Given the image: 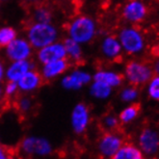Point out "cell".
<instances>
[{
  "label": "cell",
  "mask_w": 159,
  "mask_h": 159,
  "mask_svg": "<svg viewBox=\"0 0 159 159\" xmlns=\"http://www.w3.org/2000/svg\"><path fill=\"white\" fill-rule=\"evenodd\" d=\"M91 124V112L84 102H78L73 106L70 116V125L74 134L83 135L87 131Z\"/></svg>",
  "instance_id": "obj_4"
},
{
  "label": "cell",
  "mask_w": 159,
  "mask_h": 159,
  "mask_svg": "<svg viewBox=\"0 0 159 159\" xmlns=\"http://www.w3.org/2000/svg\"><path fill=\"white\" fill-rule=\"evenodd\" d=\"M63 44L66 48L67 58L69 61H73L76 63L82 61V49L80 43H76L70 38H68L64 41Z\"/></svg>",
  "instance_id": "obj_19"
},
{
  "label": "cell",
  "mask_w": 159,
  "mask_h": 159,
  "mask_svg": "<svg viewBox=\"0 0 159 159\" xmlns=\"http://www.w3.org/2000/svg\"><path fill=\"white\" fill-rule=\"evenodd\" d=\"M111 93L112 87L102 82L93 81L90 87V95L96 99H106L110 97Z\"/></svg>",
  "instance_id": "obj_20"
},
{
  "label": "cell",
  "mask_w": 159,
  "mask_h": 159,
  "mask_svg": "<svg viewBox=\"0 0 159 159\" xmlns=\"http://www.w3.org/2000/svg\"><path fill=\"white\" fill-rule=\"evenodd\" d=\"M71 159H75V158H71Z\"/></svg>",
  "instance_id": "obj_36"
},
{
  "label": "cell",
  "mask_w": 159,
  "mask_h": 159,
  "mask_svg": "<svg viewBox=\"0 0 159 159\" xmlns=\"http://www.w3.org/2000/svg\"><path fill=\"white\" fill-rule=\"evenodd\" d=\"M64 58H67V52L62 43H50L40 48L38 53V59L43 65Z\"/></svg>",
  "instance_id": "obj_9"
},
{
  "label": "cell",
  "mask_w": 159,
  "mask_h": 159,
  "mask_svg": "<svg viewBox=\"0 0 159 159\" xmlns=\"http://www.w3.org/2000/svg\"><path fill=\"white\" fill-rule=\"evenodd\" d=\"M93 81L102 82L107 84L110 87H116L119 86L123 81V77L120 74L112 71H105V70H99L93 75Z\"/></svg>",
  "instance_id": "obj_18"
},
{
  "label": "cell",
  "mask_w": 159,
  "mask_h": 159,
  "mask_svg": "<svg viewBox=\"0 0 159 159\" xmlns=\"http://www.w3.org/2000/svg\"><path fill=\"white\" fill-rule=\"evenodd\" d=\"M43 75L37 70H31L18 79V90L23 93H30L39 89L43 84Z\"/></svg>",
  "instance_id": "obj_11"
},
{
  "label": "cell",
  "mask_w": 159,
  "mask_h": 159,
  "mask_svg": "<svg viewBox=\"0 0 159 159\" xmlns=\"http://www.w3.org/2000/svg\"><path fill=\"white\" fill-rule=\"evenodd\" d=\"M91 79L92 76L90 73L82 70H74L63 78L62 86L64 89L69 91H77L88 84Z\"/></svg>",
  "instance_id": "obj_10"
},
{
  "label": "cell",
  "mask_w": 159,
  "mask_h": 159,
  "mask_svg": "<svg viewBox=\"0 0 159 159\" xmlns=\"http://www.w3.org/2000/svg\"><path fill=\"white\" fill-rule=\"evenodd\" d=\"M70 67V61L68 58L55 60L43 65L42 75L44 79H52L64 73Z\"/></svg>",
  "instance_id": "obj_13"
},
{
  "label": "cell",
  "mask_w": 159,
  "mask_h": 159,
  "mask_svg": "<svg viewBox=\"0 0 159 159\" xmlns=\"http://www.w3.org/2000/svg\"><path fill=\"white\" fill-rule=\"evenodd\" d=\"M16 38V31L13 27L5 26L0 28V46H7Z\"/></svg>",
  "instance_id": "obj_22"
},
{
  "label": "cell",
  "mask_w": 159,
  "mask_h": 159,
  "mask_svg": "<svg viewBox=\"0 0 159 159\" xmlns=\"http://www.w3.org/2000/svg\"><path fill=\"white\" fill-rule=\"evenodd\" d=\"M6 55L11 61L26 60L31 55V45L23 39H15L6 46Z\"/></svg>",
  "instance_id": "obj_7"
},
{
  "label": "cell",
  "mask_w": 159,
  "mask_h": 159,
  "mask_svg": "<svg viewBox=\"0 0 159 159\" xmlns=\"http://www.w3.org/2000/svg\"><path fill=\"white\" fill-rule=\"evenodd\" d=\"M102 124H103V126L107 129H114L119 125V120L115 116L107 115L102 120Z\"/></svg>",
  "instance_id": "obj_28"
},
{
  "label": "cell",
  "mask_w": 159,
  "mask_h": 159,
  "mask_svg": "<svg viewBox=\"0 0 159 159\" xmlns=\"http://www.w3.org/2000/svg\"><path fill=\"white\" fill-rule=\"evenodd\" d=\"M138 105H131L129 107H126L120 112V120L124 124L130 123L131 120H133L137 115H138Z\"/></svg>",
  "instance_id": "obj_23"
},
{
  "label": "cell",
  "mask_w": 159,
  "mask_h": 159,
  "mask_svg": "<svg viewBox=\"0 0 159 159\" xmlns=\"http://www.w3.org/2000/svg\"><path fill=\"white\" fill-rule=\"evenodd\" d=\"M110 159H144L142 151L132 145H123Z\"/></svg>",
  "instance_id": "obj_17"
},
{
  "label": "cell",
  "mask_w": 159,
  "mask_h": 159,
  "mask_svg": "<svg viewBox=\"0 0 159 159\" xmlns=\"http://www.w3.org/2000/svg\"><path fill=\"white\" fill-rule=\"evenodd\" d=\"M3 75H4V68H3V66H2L1 62H0V80L2 79Z\"/></svg>",
  "instance_id": "obj_31"
},
{
  "label": "cell",
  "mask_w": 159,
  "mask_h": 159,
  "mask_svg": "<svg viewBox=\"0 0 159 159\" xmlns=\"http://www.w3.org/2000/svg\"><path fill=\"white\" fill-rule=\"evenodd\" d=\"M28 40L36 48H42L55 43L57 39V29L50 23L34 22L28 27Z\"/></svg>",
  "instance_id": "obj_2"
},
{
  "label": "cell",
  "mask_w": 159,
  "mask_h": 159,
  "mask_svg": "<svg viewBox=\"0 0 159 159\" xmlns=\"http://www.w3.org/2000/svg\"><path fill=\"white\" fill-rule=\"evenodd\" d=\"M33 67H34L33 63L28 59L13 62L11 66L8 68L7 72H6L8 81L17 82L18 79H20L23 74H25L27 71L33 70Z\"/></svg>",
  "instance_id": "obj_14"
},
{
  "label": "cell",
  "mask_w": 159,
  "mask_h": 159,
  "mask_svg": "<svg viewBox=\"0 0 159 159\" xmlns=\"http://www.w3.org/2000/svg\"><path fill=\"white\" fill-rule=\"evenodd\" d=\"M20 149V152L26 157L44 158L52 154L54 147L50 140L46 137L29 135L21 140Z\"/></svg>",
  "instance_id": "obj_1"
},
{
  "label": "cell",
  "mask_w": 159,
  "mask_h": 159,
  "mask_svg": "<svg viewBox=\"0 0 159 159\" xmlns=\"http://www.w3.org/2000/svg\"><path fill=\"white\" fill-rule=\"evenodd\" d=\"M121 46L128 53H136L143 48L144 42L141 35L131 28H125L120 34Z\"/></svg>",
  "instance_id": "obj_6"
},
{
  "label": "cell",
  "mask_w": 159,
  "mask_h": 159,
  "mask_svg": "<svg viewBox=\"0 0 159 159\" xmlns=\"http://www.w3.org/2000/svg\"><path fill=\"white\" fill-rule=\"evenodd\" d=\"M148 95L152 98L155 100H159V76L153 78L151 84H149Z\"/></svg>",
  "instance_id": "obj_25"
},
{
  "label": "cell",
  "mask_w": 159,
  "mask_h": 159,
  "mask_svg": "<svg viewBox=\"0 0 159 159\" xmlns=\"http://www.w3.org/2000/svg\"><path fill=\"white\" fill-rule=\"evenodd\" d=\"M20 91L18 90L17 83L14 81H8L6 84L5 89L3 90V96L7 98H13L16 95V93Z\"/></svg>",
  "instance_id": "obj_26"
},
{
  "label": "cell",
  "mask_w": 159,
  "mask_h": 159,
  "mask_svg": "<svg viewBox=\"0 0 159 159\" xmlns=\"http://www.w3.org/2000/svg\"><path fill=\"white\" fill-rule=\"evenodd\" d=\"M2 97H3V88L1 85H0V99L2 98Z\"/></svg>",
  "instance_id": "obj_32"
},
{
  "label": "cell",
  "mask_w": 159,
  "mask_h": 159,
  "mask_svg": "<svg viewBox=\"0 0 159 159\" xmlns=\"http://www.w3.org/2000/svg\"><path fill=\"white\" fill-rule=\"evenodd\" d=\"M23 1L26 2V3H29V4L36 5V4H39V3L43 2V0H23Z\"/></svg>",
  "instance_id": "obj_30"
},
{
  "label": "cell",
  "mask_w": 159,
  "mask_h": 159,
  "mask_svg": "<svg viewBox=\"0 0 159 159\" xmlns=\"http://www.w3.org/2000/svg\"><path fill=\"white\" fill-rule=\"evenodd\" d=\"M155 70H156L157 72H159V62H157V64H156V66H155Z\"/></svg>",
  "instance_id": "obj_33"
},
{
  "label": "cell",
  "mask_w": 159,
  "mask_h": 159,
  "mask_svg": "<svg viewBox=\"0 0 159 159\" xmlns=\"http://www.w3.org/2000/svg\"><path fill=\"white\" fill-rule=\"evenodd\" d=\"M8 159H18L16 156H14V155H9Z\"/></svg>",
  "instance_id": "obj_34"
},
{
  "label": "cell",
  "mask_w": 159,
  "mask_h": 159,
  "mask_svg": "<svg viewBox=\"0 0 159 159\" xmlns=\"http://www.w3.org/2000/svg\"><path fill=\"white\" fill-rule=\"evenodd\" d=\"M124 145L121 137L113 132L103 134L98 142V152L104 158H111Z\"/></svg>",
  "instance_id": "obj_5"
},
{
  "label": "cell",
  "mask_w": 159,
  "mask_h": 159,
  "mask_svg": "<svg viewBox=\"0 0 159 159\" xmlns=\"http://www.w3.org/2000/svg\"><path fill=\"white\" fill-rule=\"evenodd\" d=\"M124 16L130 21L142 20L146 16V7L142 2L133 0L125 5L124 9Z\"/></svg>",
  "instance_id": "obj_15"
},
{
  "label": "cell",
  "mask_w": 159,
  "mask_h": 159,
  "mask_svg": "<svg viewBox=\"0 0 159 159\" xmlns=\"http://www.w3.org/2000/svg\"><path fill=\"white\" fill-rule=\"evenodd\" d=\"M0 1H8V0H0Z\"/></svg>",
  "instance_id": "obj_35"
},
{
  "label": "cell",
  "mask_w": 159,
  "mask_h": 159,
  "mask_svg": "<svg viewBox=\"0 0 159 159\" xmlns=\"http://www.w3.org/2000/svg\"><path fill=\"white\" fill-rule=\"evenodd\" d=\"M35 8L32 13V18L34 22L38 23H50L52 20V11L44 2L34 5Z\"/></svg>",
  "instance_id": "obj_16"
},
{
  "label": "cell",
  "mask_w": 159,
  "mask_h": 159,
  "mask_svg": "<svg viewBox=\"0 0 159 159\" xmlns=\"http://www.w3.org/2000/svg\"><path fill=\"white\" fill-rule=\"evenodd\" d=\"M152 70L147 66L136 62H130L125 68V75L132 84H143L151 79Z\"/></svg>",
  "instance_id": "obj_8"
},
{
  "label": "cell",
  "mask_w": 159,
  "mask_h": 159,
  "mask_svg": "<svg viewBox=\"0 0 159 159\" xmlns=\"http://www.w3.org/2000/svg\"><path fill=\"white\" fill-rule=\"evenodd\" d=\"M139 145L144 153L154 154L159 149V136L152 129H145L139 137Z\"/></svg>",
  "instance_id": "obj_12"
},
{
  "label": "cell",
  "mask_w": 159,
  "mask_h": 159,
  "mask_svg": "<svg viewBox=\"0 0 159 159\" xmlns=\"http://www.w3.org/2000/svg\"><path fill=\"white\" fill-rule=\"evenodd\" d=\"M16 107L21 113H28L33 107V101L28 97L20 98L16 102Z\"/></svg>",
  "instance_id": "obj_24"
},
{
  "label": "cell",
  "mask_w": 159,
  "mask_h": 159,
  "mask_svg": "<svg viewBox=\"0 0 159 159\" xmlns=\"http://www.w3.org/2000/svg\"><path fill=\"white\" fill-rule=\"evenodd\" d=\"M138 96V93L133 88H126L120 93V98L124 101H132Z\"/></svg>",
  "instance_id": "obj_27"
},
{
  "label": "cell",
  "mask_w": 159,
  "mask_h": 159,
  "mask_svg": "<svg viewBox=\"0 0 159 159\" xmlns=\"http://www.w3.org/2000/svg\"><path fill=\"white\" fill-rule=\"evenodd\" d=\"M101 48L105 56L109 58H116L120 52L121 45L114 37H107L102 43Z\"/></svg>",
  "instance_id": "obj_21"
},
{
  "label": "cell",
  "mask_w": 159,
  "mask_h": 159,
  "mask_svg": "<svg viewBox=\"0 0 159 159\" xmlns=\"http://www.w3.org/2000/svg\"><path fill=\"white\" fill-rule=\"evenodd\" d=\"M9 155L10 154H9L8 149L0 145V159H8Z\"/></svg>",
  "instance_id": "obj_29"
},
{
  "label": "cell",
  "mask_w": 159,
  "mask_h": 159,
  "mask_svg": "<svg viewBox=\"0 0 159 159\" xmlns=\"http://www.w3.org/2000/svg\"><path fill=\"white\" fill-rule=\"evenodd\" d=\"M68 30L70 39L78 43H85L95 37L96 24L91 17L79 16L70 22Z\"/></svg>",
  "instance_id": "obj_3"
}]
</instances>
